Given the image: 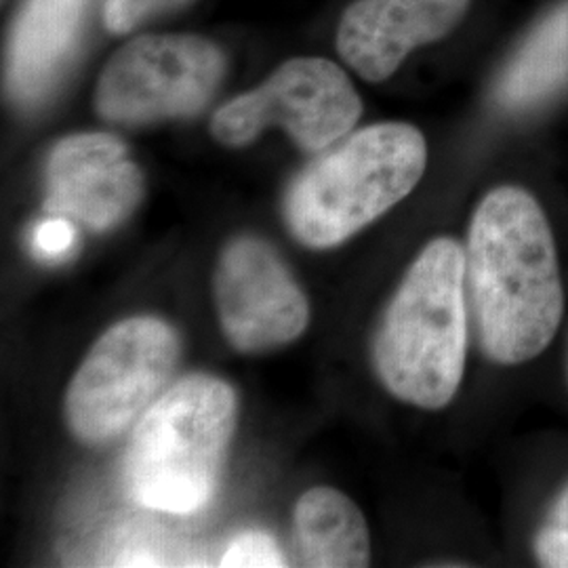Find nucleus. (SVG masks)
Returning a JSON list of instances; mask_svg holds the SVG:
<instances>
[{"instance_id": "1", "label": "nucleus", "mask_w": 568, "mask_h": 568, "mask_svg": "<svg viewBox=\"0 0 568 568\" xmlns=\"http://www.w3.org/2000/svg\"><path fill=\"white\" fill-rule=\"evenodd\" d=\"M466 291L478 344L493 363L523 365L556 337L565 288L548 217L527 190L501 185L476 206Z\"/></svg>"}, {"instance_id": "2", "label": "nucleus", "mask_w": 568, "mask_h": 568, "mask_svg": "<svg viewBox=\"0 0 568 568\" xmlns=\"http://www.w3.org/2000/svg\"><path fill=\"white\" fill-rule=\"evenodd\" d=\"M467 318L466 248L434 239L406 270L375 337L387 392L419 408L447 406L466 371Z\"/></svg>"}, {"instance_id": "3", "label": "nucleus", "mask_w": 568, "mask_h": 568, "mask_svg": "<svg viewBox=\"0 0 568 568\" xmlns=\"http://www.w3.org/2000/svg\"><path fill=\"white\" fill-rule=\"evenodd\" d=\"M236 426V394L222 379L190 375L143 413L122 462L129 497L187 516L209 506Z\"/></svg>"}, {"instance_id": "4", "label": "nucleus", "mask_w": 568, "mask_h": 568, "mask_svg": "<svg viewBox=\"0 0 568 568\" xmlns=\"http://www.w3.org/2000/svg\"><path fill=\"white\" fill-rule=\"evenodd\" d=\"M426 164V140L413 124L356 131L293 180L284 199L288 230L314 248L345 243L406 199Z\"/></svg>"}, {"instance_id": "5", "label": "nucleus", "mask_w": 568, "mask_h": 568, "mask_svg": "<svg viewBox=\"0 0 568 568\" xmlns=\"http://www.w3.org/2000/svg\"><path fill=\"white\" fill-rule=\"evenodd\" d=\"M180 356L175 331L135 316L108 328L65 394V422L87 445L116 438L156 400Z\"/></svg>"}, {"instance_id": "6", "label": "nucleus", "mask_w": 568, "mask_h": 568, "mask_svg": "<svg viewBox=\"0 0 568 568\" xmlns=\"http://www.w3.org/2000/svg\"><path fill=\"white\" fill-rule=\"evenodd\" d=\"M224 74L222 49L203 37H138L103 68L95 108L119 124L194 116L211 102Z\"/></svg>"}, {"instance_id": "7", "label": "nucleus", "mask_w": 568, "mask_h": 568, "mask_svg": "<svg viewBox=\"0 0 568 568\" xmlns=\"http://www.w3.org/2000/svg\"><path fill=\"white\" fill-rule=\"evenodd\" d=\"M363 114V102L344 70L323 58L283 63L257 89L224 103L211 121L213 138L230 148L283 126L305 152H323L345 138Z\"/></svg>"}, {"instance_id": "8", "label": "nucleus", "mask_w": 568, "mask_h": 568, "mask_svg": "<svg viewBox=\"0 0 568 568\" xmlns=\"http://www.w3.org/2000/svg\"><path fill=\"white\" fill-rule=\"evenodd\" d=\"M215 304L224 335L243 354L295 342L310 323L304 291L270 244L241 236L215 270Z\"/></svg>"}, {"instance_id": "9", "label": "nucleus", "mask_w": 568, "mask_h": 568, "mask_svg": "<svg viewBox=\"0 0 568 568\" xmlns=\"http://www.w3.org/2000/svg\"><path fill=\"white\" fill-rule=\"evenodd\" d=\"M44 213L105 232L122 224L143 199L142 169L108 133L61 140L44 166Z\"/></svg>"}, {"instance_id": "10", "label": "nucleus", "mask_w": 568, "mask_h": 568, "mask_svg": "<svg viewBox=\"0 0 568 568\" xmlns=\"http://www.w3.org/2000/svg\"><path fill=\"white\" fill-rule=\"evenodd\" d=\"M469 0H356L345 9L337 51L365 81L389 79L406 55L450 34Z\"/></svg>"}, {"instance_id": "11", "label": "nucleus", "mask_w": 568, "mask_h": 568, "mask_svg": "<svg viewBox=\"0 0 568 568\" xmlns=\"http://www.w3.org/2000/svg\"><path fill=\"white\" fill-rule=\"evenodd\" d=\"M91 0H21L7 41V93L21 108L44 102L72 60Z\"/></svg>"}, {"instance_id": "12", "label": "nucleus", "mask_w": 568, "mask_h": 568, "mask_svg": "<svg viewBox=\"0 0 568 568\" xmlns=\"http://www.w3.org/2000/svg\"><path fill=\"white\" fill-rule=\"evenodd\" d=\"M293 537L305 567H368L371 537L365 516L335 488H312L302 495L293 514Z\"/></svg>"}, {"instance_id": "13", "label": "nucleus", "mask_w": 568, "mask_h": 568, "mask_svg": "<svg viewBox=\"0 0 568 568\" xmlns=\"http://www.w3.org/2000/svg\"><path fill=\"white\" fill-rule=\"evenodd\" d=\"M568 87V0L539 21L506 63L495 100L508 112L539 108Z\"/></svg>"}, {"instance_id": "14", "label": "nucleus", "mask_w": 568, "mask_h": 568, "mask_svg": "<svg viewBox=\"0 0 568 568\" xmlns=\"http://www.w3.org/2000/svg\"><path fill=\"white\" fill-rule=\"evenodd\" d=\"M532 549L541 567L568 568V483L539 525Z\"/></svg>"}, {"instance_id": "15", "label": "nucleus", "mask_w": 568, "mask_h": 568, "mask_svg": "<svg viewBox=\"0 0 568 568\" xmlns=\"http://www.w3.org/2000/svg\"><path fill=\"white\" fill-rule=\"evenodd\" d=\"M222 567H286L283 549L264 532L246 530L234 537L220 560Z\"/></svg>"}, {"instance_id": "16", "label": "nucleus", "mask_w": 568, "mask_h": 568, "mask_svg": "<svg viewBox=\"0 0 568 568\" xmlns=\"http://www.w3.org/2000/svg\"><path fill=\"white\" fill-rule=\"evenodd\" d=\"M190 2L192 0H105L103 23L114 34H126L140 28L143 21L182 9Z\"/></svg>"}, {"instance_id": "17", "label": "nucleus", "mask_w": 568, "mask_h": 568, "mask_svg": "<svg viewBox=\"0 0 568 568\" xmlns=\"http://www.w3.org/2000/svg\"><path fill=\"white\" fill-rule=\"evenodd\" d=\"M79 244L77 224L68 217L49 215L34 225L30 234V248L42 262H61L68 260Z\"/></svg>"}, {"instance_id": "18", "label": "nucleus", "mask_w": 568, "mask_h": 568, "mask_svg": "<svg viewBox=\"0 0 568 568\" xmlns=\"http://www.w3.org/2000/svg\"><path fill=\"white\" fill-rule=\"evenodd\" d=\"M567 379H568V363H567Z\"/></svg>"}]
</instances>
